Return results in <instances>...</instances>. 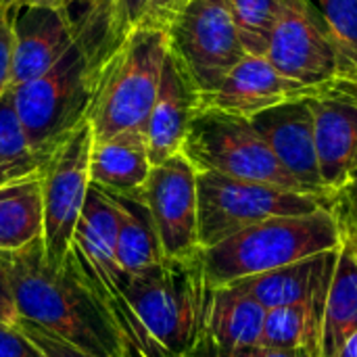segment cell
<instances>
[{
	"label": "cell",
	"mask_w": 357,
	"mask_h": 357,
	"mask_svg": "<svg viewBox=\"0 0 357 357\" xmlns=\"http://www.w3.org/2000/svg\"><path fill=\"white\" fill-rule=\"evenodd\" d=\"M0 259L21 320L96 357H113L128 347L71 249L59 270L48 266L42 238L19 251L0 253Z\"/></svg>",
	"instance_id": "cell-1"
},
{
	"label": "cell",
	"mask_w": 357,
	"mask_h": 357,
	"mask_svg": "<svg viewBox=\"0 0 357 357\" xmlns=\"http://www.w3.org/2000/svg\"><path fill=\"white\" fill-rule=\"evenodd\" d=\"M213 287L203 249L186 257H163L126 278L128 305L119 333L142 357H186L205 337Z\"/></svg>",
	"instance_id": "cell-2"
},
{
	"label": "cell",
	"mask_w": 357,
	"mask_h": 357,
	"mask_svg": "<svg viewBox=\"0 0 357 357\" xmlns=\"http://www.w3.org/2000/svg\"><path fill=\"white\" fill-rule=\"evenodd\" d=\"M105 69L107 63H98L75 38L65 56L46 73L10 86L19 121L40 165L90 121Z\"/></svg>",
	"instance_id": "cell-3"
},
{
	"label": "cell",
	"mask_w": 357,
	"mask_h": 357,
	"mask_svg": "<svg viewBox=\"0 0 357 357\" xmlns=\"http://www.w3.org/2000/svg\"><path fill=\"white\" fill-rule=\"evenodd\" d=\"M339 245L341 236L335 218L328 209H320L307 215L272 218L249 226L203 249V266L209 284L215 289L339 249Z\"/></svg>",
	"instance_id": "cell-4"
},
{
	"label": "cell",
	"mask_w": 357,
	"mask_h": 357,
	"mask_svg": "<svg viewBox=\"0 0 357 357\" xmlns=\"http://www.w3.org/2000/svg\"><path fill=\"white\" fill-rule=\"evenodd\" d=\"M180 153L197 172H215L228 178L307 195L282 167L251 119L243 115L199 107L190 119Z\"/></svg>",
	"instance_id": "cell-5"
},
{
	"label": "cell",
	"mask_w": 357,
	"mask_h": 357,
	"mask_svg": "<svg viewBox=\"0 0 357 357\" xmlns=\"http://www.w3.org/2000/svg\"><path fill=\"white\" fill-rule=\"evenodd\" d=\"M165 56V31L146 27H136L111 56L90 113L94 142L144 128L157 98Z\"/></svg>",
	"instance_id": "cell-6"
},
{
	"label": "cell",
	"mask_w": 357,
	"mask_h": 357,
	"mask_svg": "<svg viewBox=\"0 0 357 357\" xmlns=\"http://www.w3.org/2000/svg\"><path fill=\"white\" fill-rule=\"evenodd\" d=\"M197 195L201 249H209L272 218L307 215L328 209V197L236 180L215 172H197Z\"/></svg>",
	"instance_id": "cell-7"
},
{
	"label": "cell",
	"mask_w": 357,
	"mask_h": 357,
	"mask_svg": "<svg viewBox=\"0 0 357 357\" xmlns=\"http://www.w3.org/2000/svg\"><path fill=\"white\" fill-rule=\"evenodd\" d=\"M165 38L167 54L199 96L213 92L247 54L226 0H190Z\"/></svg>",
	"instance_id": "cell-8"
},
{
	"label": "cell",
	"mask_w": 357,
	"mask_h": 357,
	"mask_svg": "<svg viewBox=\"0 0 357 357\" xmlns=\"http://www.w3.org/2000/svg\"><path fill=\"white\" fill-rule=\"evenodd\" d=\"M94 136L86 121L40 169L44 203V251L59 270L71 249L73 232L90 188V153Z\"/></svg>",
	"instance_id": "cell-9"
},
{
	"label": "cell",
	"mask_w": 357,
	"mask_h": 357,
	"mask_svg": "<svg viewBox=\"0 0 357 357\" xmlns=\"http://www.w3.org/2000/svg\"><path fill=\"white\" fill-rule=\"evenodd\" d=\"M264 56L282 75L305 86L339 77L335 44L310 0H278Z\"/></svg>",
	"instance_id": "cell-10"
},
{
	"label": "cell",
	"mask_w": 357,
	"mask_h": 357,
	"mask_svg": "<svg viewBox=\"0 0 357 357\" xmlns=\"http://www.w3.org/2000/svg\"><path fill=\"white\" fill-rule=\"evenodd\" d=\"M142 197L151 209L163 257H186L201 251L197 169L182 153L151 167Z\"/></svg>",
	"instance_id": "cell-11"
},
{
	"label": "cell",
	"mask_w": 357,
	"mask_h": 357,
	"mask_svg": "<svg viewBox=\"0 0 357 357\" xmlns=\"http://www.w3.org/2000/svg\"><path fill=\"white\" fill-rule=\"evenodd\" d=\"M71 251L96 295L109 310L117 328L126 318L123 301L126 274L117 264V211L111 197L96 184H90L75 232Z\"/></svg>",
	"instance_id": "cell-12"
},
{
	"label": "cell",
	"mask_w": 357,
	"mask_h": 357,
	"mask_svg": "<svg viewBox=\"0 0 357 357\" xmlns=\"http://www.w3.org/2000/svg\"><path fill=\"white\" fill-rule=\"evenodd\" d=\"M326 86L328 84L305 86L282 75L266 56L247 52L213 92L199 96V107H211L251 119L280 102L320 96L326 92Z\"/></svg>",
	"instance_id": "cell-13"
},
{
	"label": "cell",
	"mask_w": 357,
	"mask_h": 357,
	"mask_svg": "<svg viewBox=\"0 0 357 357\" xmlns=\"http://www.w3.org/2000/svg\"><path fill=\"white\" fill-rule=\"evenodd\" d=\"M13 69L10 86L31 82L56 65L75 42V29L63 6L10 4Z\"/></svg>",
	"instance_id": "cell-14"
},
{
	"label": "cell",
	"mask_w": 357,
	"mask_h": 357,
	"mask_svg": "<svg viewBox=\"0 0 357 357\" xmlns=\"http://www.w3.org/2000/svg\"><path fill=\"white\" fill-rule=\"evenodd\" d=\"M255 130L264 136L282 167L314 197H328L316 157L314 111L310 98L287 100L251 117Z\"/></svg>",
	"instance_id": "cell-15"
},
{
	"label": "cell",
	"mask_w": 357,
	"mask_h": 357,
	"mask_svg": "<svg viewBox=\"0 0 357 357\" xmlns=\"http://www.w3.org/2000/svg\"><path fill=\"white\" fill-rule=\"evenodd\" d=\"M320 180L328 197L339 190L357 167V105L320 94L310 98Z\"/></svg>",
	"instance_id": "cell-16"
},
{
	"label": "cell",
	"mask_w": 357,
	"mask_h": 357,
	"mask_svg": "<svg viewBox=\"0 0 357 357\" xmlns=\"http://www.w3.org/2000/svg\"><path fill=\"white\" fill-rule=\"evenodd\" d=\"M197 109L199 94L190 88V84L167 54L157 98L142 128L151 165H159L182 151V142Z\"/></svg>",
	"instance_id": "cell-17"
},
{
	"label": "cell",
	"mask_w": 357,
	"mask_h": 357,
	"mask_svg": "<svg viewBox=\"0 0 357 357\" xmlns=\"http://www.w3.org/2000/svg\"><path fill=\"white\" fill-rule=\"evenodd\" d=\"M151 167L142 130H126L92 144L90 184L105 190L138 192L142 190Z\"/></svg>",
	"instance_id": "cell-18"
},
{
	"label": "cell",
	"mask_w": 357,
	"mask_h": 357,
	"mask_svg": "<svg viewBox=\"0 0 357 357\" xmlns=\"http://www.w3.org/2000/svg\"><path fill=\"white\" fill-rule=\"evenodd\" d=\"M266 307L234 284L211 291L205 337L226 349L259 347Z\"/></svg>",
	"instance_id": "cell-19"
},
{
	"label": "cell",
	"mask_w": 357,
	"mask_h": 357,
	"mask_svg": "<svg viewBox=\"0 0 357 357\" xmlns=\"http://www.w3.org/2000/svg\"><path fill=\"white\" fill-rule=\"evenodd\" d=\"M105 192L111 197L117 211V264L123 274L132 276L149 266L159 264L163 259V251L142 190Z\"/></svg>",
	"instance_id": "cell-20"
},
{
	"label": "cell",
	"mask_w": 357,
	"mask_h": 357,
	"mask_svg": "<svg viewBox=\"0 0 357 357\" xmlns=\"http://www.w3.org/2000/svg\"><path fill=\"white\" fill-rule=\"evenodd\" d=\"M337 255H339V249H333V251H326V253H320V255H314V257H307V259H301V261H295V264H289V266H282V268H276L257 276L234 280L230 284L251 295L266 310L301 303L312 293L320 276L337 261Z\"/></svg>",
	"instance_id": "cell-21"
},
{
	"label": "cell",
	"mask_w": 357,
	"mask_h": 357,
	"mask_svg": "<svg viewBox=\"0 0 357 357\" xmlns=\"http://www.w3.org/2000/svg\"><path fill=\"white\" fill-rule=\"evenodd\" d=\"M44 236L40 172L0 186V253H13Z\"/></svg>",
	"instance_id": "cell-22"
},
{
	"label": "cell",
	"mask_w": 357,
	"mask_h": 357,
	"mask_svg": "<svg viewBox=\"0 0 357 357\" xmlns=\"http://www.w3.org/2000/svg\"><path fill=\"white\" fill-rule=\"evenodd\" d=\"M357 331V253L339 245L337 264L326 299L320 357H337Z\"/></svg>",
	"instance_id": "cell-23"
},
{
	"label": "cell",
	"mask_w": 357,
	"mask_h": 357,
	"mask_svg": "<svg viewBox=\"0 0 357 357\" xmlns=\"http://www.w3.org/2000/svg\"><path fill=\"white\" fill-rule=\"evenodd\" d=\"M40 169L42 165L36 159L19 121L13 90L6 88L0 94V186L33 176Z\"/></svg>",
	"instance_id": "cell-24"
},
{
	"label": "cell",
	"mask_w": 357,
	"mask_h": 357,
	"mask_svg": "<svg viewBox=\"0 0 357 357\" xmlns=\"http://www.w3.org/2000/svg\"><path fill=\"white\" fill-rule=\"evenodd\" d=\"M322 17L339 56V77L354 79L357 73V0H310Z\"/></svg>",
	"instance_id": "cell-25"
},
{
	"label": "cell",
	"mask_w": 357,
	"mask_h": 357,
	"mask_svg": "<svg viewBox=\"0 0 357 357\" xmlns=\"http://www.w3.org/2000/svg\"><path fill=\"white\" fill-rule=\"evenodd\" d=\"M226 2L236 21L245 50L264 56L268 44V31L278 0H226Z\"/></svg>",
	"instance_id": "cell-26"
},
{
	"label": "cell",
	"mask_w": 357,
	"mask_h": 357,
	"mask_svg": "<svg viewBox=\"0 0 357 357\" xmlns=\"http://www.w3.org/2000/svg\"><path fill=\"white\" fill-rule=\"evenodd\" d=\"M328 211L337 222L341 245L357 253V172L328 197Z\"/></svg>",
	"instance_id": "cell-27"
},
{
	"label": "cell",
	"mask_w": 357,
	"mask_h": 357,
	"mask_svg": "<svg viewBox=\"0 0 357 357\" xmlns=\"http://www.w3.org/2000/svg\"><path fill=\"white\" fill-rule=\"evenodd\" d=\"M17 326L23 331V335H25L31 343H36V347L42 351V356L44 357H96V356H92V354H86V351L77 349V347H73V345H69L67 341H63V339H59V337L50 335L48 331L40 328L38 324H33V322H29V320H21V318H19ZM113 357H142V356H138L132 347H126L121 354H117V356H113Z\"/></svg>",
	"instance_id": "cell-28"
},
{
	"label": "cell",
	"mask_w": 357,
	"mask_h": 357,
	"mask_svg": "<svg viewBox=\"0 0 357 357\" xmlns=\"http://www.w3.org/2000/svg\"><path fill=\"white\" fill-rule=\"evenodd\" d=\"M0 357H44L17 324H0Z\"/></svg>",
	"instance_id": "cell-29"
},
{
	"label": "cell",
	"mask_w": 357,
	"mask_h": 357,
	"mask_svg": "<svg viewBox=\"0 0 357 357\" xmlns=\"http://www.w3.org/2000/svg\"><path fill=\"white\" fill-rule=\"evenodd\" d=\"M10 4L0 2V94L10 88L13 69V27H10Z\"/></svg>",
	"instance_id": "cell-30"
},
{
	"label": "cell",
	"mask_w": 357,
	"mask_h": 357,
	"mask_svg": "<svg viewBox=\"0 0 357 357\" xmlns=\"http://www.w3.org/2000/svg\"><path fill=\"white\" fill-rule=\"evenodd\" d=\"M190 0H151L149 10L140 23V27L146 29H159L165 31L169 23L178 17V13L188 4Z\"/></svg>",
	"instance_id": "cell-31"
},
{
	"label": "cell",
	"mask_w": 357,
	"mask_h": 357,
	"mask_svg": "<svg viewBox=\"0 0 357 357\" xmlns=\"http://www.w3.org/2000/svg\"><path fill=\"white\" fill-rule=\"evenodd\" d=\"M17 322H19V312H17L10 278L0 259V324H17Z\"/></svg>",
	"instance_id": "cell-32"
},
{
	"label": "cell",
	"mask_w": 357,
	"mask_h": 357,
	"mask_svg": "<svg viewBox=\"0 0 357 357\" xmlns=\"http://www.w3.org/2000/svg\"><path fill=\"white\" fill-rule=\"evenodd\" d=\"M94 2L96 0H63V8L75 29V36L77 31L82 29V25L86 23V19L90 17L92 8H94Z\"/></svg>",
	"instance_id": "cell-33"
},
{
	"label": "cell",
	"mask_w": 357,
	"mask_h": 357,
	"mask_svg": "<svg viewBox=\"0 0 357 357\" xmlns=\"http://www.w3.org/2000/svg\"><path fill=\"white\" fill-rule=\"evenodd\" d=\"M186 357H247L243 349H226L215 345L209 337H203L199 345Z\"/></svg>",
	"instance_id": "cell-34"
},
{
	"label": "cell",
	"mask_w": 357,
	"mask_h": 357,
	"mask_svg": "<svg viewBox=\"0 0 357 357\" xmlns=\"http://www.w3.org/2000/svg\"><path fill=\"white\" fill-rule=\"evenodd\" d=\"M324 94L339 96V98H347V100H351V102L357 105V84L347 82V79H333V82H328Z\"/></svg>",
	"instance_id": "cell-35"
},
{
	"label": "cell",
	"mask_w": 357,
	"mask_h": 357,
	"mask_svg": "<svg viewBox=\"0 0 357 357\" xmlns=\"http://www.w3.org/2000/svg\"><path fill=\"white\" fill-rule=\"evenodd\" d=\"M247 357H312L305 349H268V347H251L243 349Z\"/></svg>",
	"instance_id": "cell-36"
},
{
	"label": "cell",
	"mask_w": 357,
	"mask_h": 357,
	"mask_svg": "<svg viewBox=\"0 0 357 357\" xmlns=\"http://www.w3.org/2000/svg\"><path fill=\"white\" fill-rule=\"evenodd\" d=\"M337 357H357V331L347 339V343L343 345Z\"/></svg>",
	"instance_id": "cell-37"
},
{
	"label": "cell",
	"mask_w": 357,
	"mask_h": 357,
	"mask_svg": "<svg viewBox=\"0 0 357 357\" xmlns=\"http://www.w3.org/2000/svg\"><path fill=\"white\" fill-rule=\"evenodd\" d=\"M50 4V6H63V0H6V4Z\"/></svg>",
	"instance_id": "cell-38"
},
{
	"label": "cell",
	"mask_w": 357,
	"mask_h": 357,
	"mask_svg": "<svg viewBox=\"0 0 357 357\" xmlns=\"http://www.w3.org/2000/svg\"><path fill=\"white\" fill-rule=\"evenodd\" d=\"M107 4H109V0H96V2H94V8H92V13H90V17L86 19V23H88L90 19L98 17V15L107 8ZM86 23H84V25H86ZM84 25H82V27H84Z\"/></svg>",
	"instance_id": "cell-39"
},
{
	"label": "cell",
	"mask_w": 357,
	"mask_h": 357,
	"mask_svg": "<svg viewBox=\"0 0 357 357\" xmlns=\"http://www.w3.org/2000/svg\"><path fill=\"white\" fill-rule=\"evenodd\" d=\"M347 82H349V79H347ZM351 82H354V84H357V73H356V77H354V79H351Z\"/></svg>",
	"instance_id": "cell-40"
},
{
	"label": "cell",
	"mask_w": 357,
	"mask_h": 357,
	"mask_svg": "<svg viewBox=\"0 0 357 357\" xmlns=\"http://www.w3.org/2000/svg\"><path fill=\"white\" fill-rule=\"evenodd\" d=\"M0 2H4V4H6V0H0Z\"/></svg>",
	"instance_id": "cell-41"
},
{
	"label": "cell",
	"mask_w": 357,
	"mask_h": 357,
	"mask_svg": "<svg viewBox=\"0 0 357 357\" xmlns=\"http://www.w3.org/2000/svg\"><path fill=\"white\" fill-rule=\"evenodd\" d=\"M356 172H357V167H356ZM356 172H354V174H356Z\"/></svg>",
	"instance_id": "cell-42"
}]
</instances>
